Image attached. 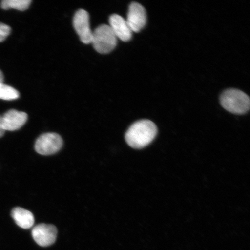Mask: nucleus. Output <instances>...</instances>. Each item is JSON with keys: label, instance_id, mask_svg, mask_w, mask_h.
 I'll list each match as a JSON object with an SVG mask.
<instances>
[{"label": "nucleus", "instance_id": "f8f14e48", "mask_svg": "<svg viewBox=\"0 0 250 250\" xmlns=\"http://www.w3.org/2000/svg\"><path fill=\"white\" fill-rule=\"evenodd\" d=\"M20 93L13 87L5 85L4 83L0 84V99L4 101H14L19 98Z\"/></svg>", "mask_w": 250, "mask_h": 250}, {"label": "nucleus", "instance_id": "4468645a", "mask_svg": "<svg viewBox=\"0 0 250 250\" xmlns=\"http://www.w3.org/2000/svg\"><path fill=\"white\" fill-rule=\"evenodd\" d=\"M5 132L4 130L2 128L1 116L0 115V138L4 136Z\"/></svg>", "mask_w": 250, "mask_h": 250}, {"label": "nucleus", "instance_id": "f257e3e1", "mask_svg": "<svg viewBox=\"0 0 250 250\" xmlns=\"http://www.w3.org/2000/svg\"><path fill=\"white\" fill-rule=\"evenodd\" d=\"M157 127L153 122L141 120L134 123L125 134V140L131 147L142 149L154 140L157 134Z\"/></svg>", "mask_w": 250, "mask_h": 250}, {"label": "nucleus", "instance_id": "2eb2a0df", "mask_svg": "<svg viewBox=\"0 0 250 250\" xmlns=\"http://www.w3.org/2000/svg\"><path fill=\"white\" fill-rule=\"evenodd\" d=\"M3 83H4V76H3L2 71L0 70V84Z\"/></svg>", "mask_w": 250, "mask_h": 250}, {"label": "nucleus", "instance_id": "7ed1b4c3", "mask_svg": "<svg viewBox=\"0 0 250 250\" xmlns=\"http://www.w3.org/2000/svg\"><path fill=\"white\" fill-rule=\"evenodd\" d=\"M91 43L97 52L107 54L116 46L117 38L109 25L103 24L93 31Z\"/></svg>", "mask_w": 250, "mask_h": 250}, {"label": "nucleus", "instance_id": "f03ea898", "mask_svg": "<svg viewBox=\"0 0 250 250\" xmlns=\"http://www.w3.org/2000/svg\"><path fill=\"white\" fill-rule=\"evenodd\" d=\"M220 101L224 108L233 114H244L250 109L249 96L240 90H226L221 95Z\"/></svg>", "mask_w": 250, "mask_h": 250}, {"label": "nucleus", "instance_id": "9b49d317", "mask_svg": "<svg viewBox=\"0 0 250 250\" xmlns=\"http://www.w3.org/2000/svg\"><path fill=\"white\" fill-rule=\"evenodd\" d=\"M31 0H4L1 2L2 9H16L19 11H23L30 7Z\"/></svg>", "mask_w": 250, "mask_h": 250}, {"label": "nucleus", "instance_id": "1a4fd4ad", "mask_svg": "<svg viewBox=\"0 0 250 250\" xmlns=\"http://www.w3.org/2000/svg\"><path fill=\"white\" fill-rule=\"evenodd\" d=\"M109 26L111 27L117 38L124 42H129L132 37L131 30L127 21L121 16L117 14L112 15L109 19Z\"/></svg>", "mask_w": 250, "mask_h": 250}, {"label": "nucleus", "instance_id": "6e6552de", "mask_svg": "<svg viewBox=\"0 0 250 250\" xmlns=\"http://www.w3.org/2000/svg\"><path fill=\"white\" fill-rule=\"evenodd\" d=\"M2 126L5 131L20 129L26 124L27 115L24 112L11 109L1 116Z\"/></svg>", "mask_w": 250, "mask_h": 250}, {"label": "nucleus", "instance_id": "9d476101", "mask_svg": "<svg viewBox=\"0 0 250 250\" xmlns=\"http://www.w3.org/2000/svg\"><path fill=\"white\" fill-rule=\"evenodd\" d=\"M11 216L16 224L23 229H29L34 223V215L29 211L21 208H15L12 210Z\"/></svg>", "mask_w": 250, "mask_h": 250}, {"label": "nucleus", "instance_id": "ddd939ff", "mask_svg": "<svg viewBox=\"0 0 250 250\" xmlns=\"http://www.w3.org/2000/svg\"><path fill=\"white\" fill-rule=\"evenodd\" d=\"M11 27L4 23H0V42H4L10 34Z\"/></svg>", "mask_w": 250, "mask_h": 250}, {"label": "nucleus", "instance_id": "39448f33", "mask_svg": "<svg viewBox=\"0 0 250 250\" xmlns=\"http://www.w3.org/2000/svg\"><path fill=\"white\" fill-rule=\"evenodd\" d=\"M73 26L81 42L85 44L91 43L93 31L90 29L89 15L84 9H79L75 14Z\"/></svg>", "mask_w": 250, "mask_h": 250}, {"label": "nucleus", "instance_id": "20e7f679", "mask_svg": "<svg viewBox=\"0 0 250 250\" xmlns=\"http://www.w3.org/2000/svg\"><path fill=\"white\" fill-rule=\"evenodd\" d=\"M62 144V139L58 134L45 133L40 136L36 140L35 149L40 155H51L60 151Z\"/></svg>", "mask_w": 250, "mask_h": 250}, {"label": "nucleus", "instance_id": "423d86ee", "mask_svg": "<svg viewBox=\"0 0 250 250\" xmlns=\"http://www.w3.org/2000/svg\"><path fill=\"white\" fill-rule=\"evenodd\" d=\"M31 233L34 240L39 246L48 247L55 242L58 230L52 225L42 224L34 227Z\"/></svg>", "mask_w": 250, "mask_h": 250}, {"label": "nucleus", "instance_id": "0eeeda50", "mask_svg": "<svg viewBox=\"0 0 250 250\" xmlns=\"http://www.w3.org/2000/svg\"><path fill=\"white\" fill-rule=\"evenodd\" d=\"M146 14L145 8L139 3L133 2L130 5L126 21L132 32H139L145 26Z\"/></svg>", "mask_w": 250, "mask_h": 250}]
</instances>
